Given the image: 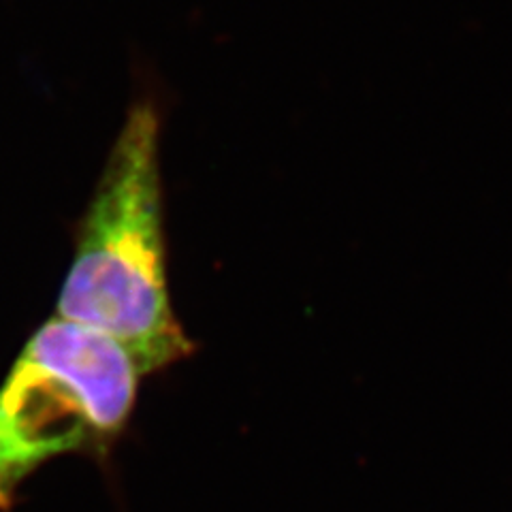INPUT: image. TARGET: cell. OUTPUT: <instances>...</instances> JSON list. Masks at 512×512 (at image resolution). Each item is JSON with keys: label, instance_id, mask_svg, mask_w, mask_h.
Segmentation results:
<instances>
[{"label": "cell", "instance_id": "obj_1", "mask_svg": "<svg viewBox=\"0 0 512 512\" xmlns=\"http://www.w3.org/2000/svg\"><path fill=\"white\" fill-rule=\"evenodd\" d=\"M158 137L156 107L133 105L79 222L56 303L58 318L122 344L143 376L192 352L169 297Z\"/></svg>", "mask_w": 512, "mask_h": 512}, {"label": "cell", "instance_id": "obj_2", "mask_svg": "<svg viewBox=\"0 0 512 512\" xmlns=\"http://www.w3.org/2000/svg\"><path fill=\"white\" fill-rule=\"evenodd\" d=\"M141 367L109 335L50 318L0 384V512L43 463L105 455L135 410Z\"/></svg>", "mask_w": 512, "mask_h": 512}]
</instances>
